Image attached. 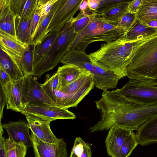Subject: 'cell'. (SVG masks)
I'll return each mask as SVG.
<instances>
[{
    "mask_svg": "<svg viewBox=\"0 0 157 157\" xmlns=\"http://www.w3.org/2000/svg\"><path fill=\"white\" fill-rule=\"evenodd\" d=\"M91 146L81 137H76L69 157H92Z\"/></svg>",
    "mask_w": 157,
    "mask_h": 157,
    "instance_id": "f1b7e54d",
    "label": "cell"
},
{
    "mask_svg": "<svg viewBox=\"0 0 157 157\" xmlns=\"http://www.w3.org/2000/svg\"><path fill=\"white\" fill-rule=\"evenodd\" d=\"M57 1L58 0H37L36 8L39 10L40 15V19L38 26L49 14L54 5Z\"/></svg>",
    "mask_w": 157,
    "mask_h": 157,
    "instance_id": "4dcf8cb0",
    "label": "cell"
},
{
    "mask_svg": "<svg viewBox=\"0 0 157 157\" xmlns=\"http://www.w3.org/2000/svg\"><path fill=\"white\" fill-rule=\"evenodd\" d=\"M116 90L132 103L144 105H157V81L130 80Z\"/></svg>",
    "mask_w": 157,
    "mask_h": 157,
    "instance_id": "5b68a950",
    "label": "cell"
},
{
    "mask_svg": "<svg viewBox=\"0 0 157 157\" xmlns=\"http://www.w3.org/2000/svg\"><path fill=\"white\" fill-rule=\"evenodd\" d=\"M154 36L132 41L120 38L101 44L98 50L89 55L94 64L114 73L120 79L127 76V67L132 53Z\"/></svg>",
    "mask_w": 157,
    "mask_h": 157,
    "instance_id": "6da1fadb",
    "label": "cell"
},
{
    "mask_svg": "<svg viewBox=\"0 0 157 157\" xmlns=\"http://www.w3.org/2000/svg\"><path fill=\"white\" fill-rule=\"evenodd\" d=\"M58 32H53L49 33L40 43L34 45L33 52L34 68L48 52L55 40Z\"/></svg>",
    "mask_w": 157,
    "mask_h": 157,
    "instance_id": "44dd1931",
    "label": "cell"
},
{
    "mask_svg": "<svg viewBox=\"0 0 157 157\" xmlns=\"http://www.w3.org/2000/svg\"><path fill=\"white\" fill-rule=\"evenodd\" d=\"M12 79L9 75L0 67V85L3 86L11 81Z\"/></svg>",
    "mask_w": 157,
    "mask_h": 157,
    "instance_id": "74e56055",
    "label": "cell"
},
{
    "mask_svg": "<svg viewBox=\"0 0 157 157\" xmlns=\"http://www.w3.org/2000/svg\"><path fill=\"white\" fill-rule=\"evenodd\" d=\"M3 128L7 132L8 137L17 142H23L28 147H33L29 128L27 123L19 120L17 121H10L2 124Z\"/></svg>",
    "mask_w": 157,
    "mask_h": 157,
    "instance_id": "5bb4252c",
    "label": "cell"
},
{
    "mask_svg": "<svg viewBox=\"0 0 157 157\" xmlns=\"http://www.w3.org/2000/svg\"><path fill=\"white\" fill-rule=\"evenodd\" d=\"M26 0H9L10 9L15 16L20 17Z\"/></svg>",
    "mask_w": 157,
    "mask_h": 157,
    "instance_id": "836d02e7",
    "label": "cell"
},
{
    "mask_svg": "<svg viewBox=\"0 0 157 157\" xmlns=\"http://www.w3.org/2000/svg\"><path fill=\"white\" fill-rule=\"evenodd\" d=\"M88 8L87 0H83L79 6V10L80 11H82L85 10Z\"/></svg>",
    "mask_w": 157,
    "mask_h": 157,
    "instance_id": "b9f144b4",
    "label": "cell"
},
{
    "mask_svg": "<svg viewBox=\"0 0 157 157\" xmlns=\"http://www.w3.org/2000/svg\"><path fill=\"white\" fill-rule=\"evenodd\" d=\"M31 19L23 20H21L19 17H15V25L16 38L25 44L32 43L30 31Z\"/></svg>",
    "mask_w": 157,
    "mask_h": 157,
    "instance_id": "d4e9b609",
    "label": "cell"
},
{
    "mask_svg": "<svg viewBox=\"0 0 157 157\" xmlns=\"http://www.w3.org/2000/svg\"><path fill=\"white\" fill-rule=\"evenodd\" d=\"M19 56L0 46V67L9 75L13 80L17 81L25 75L17 60Z\"/></svg>",
    "mask_w": 157,
    "mask_h": 157,
    "instance_id": "4fadbf2b",
    "label": "cell"
},
{
    "mask_svg": "<svg viewBox=\"0 0 157 157\" xmlns=\"http://www.w3.org/2000/svg\"><path fill=\"white\" fill-rule=\"evenodd\" d=\"M34 46V45L32 43L29 44L22 57L17 60L25 76L29 75H33Z\"/></svg>",
    "mask_w": 157,
    "mask_h": 157,
    "instance_id": "4316f807",
    "label": "cell"
},
{
    "mask_svg": "<svg viewBox=\"0 0 157 157\" xmlns=\"http://www.w3.org/2000/svg\"><path fill=\"white\" fill-rule=\"evenodd\" d=\"M135 134L139 144L141 146L157 143V114L136 131Z\"/></svg>",
    "mask_w": 157,
    "mask_h": 157,
    "instance_id": "e0dca14e",
    "label": "cell"
},
{
    "mask_svg": "<svg viewBox=\"0 0 157 157\" xmlns=\"http://www.w3.org/2000/svg\"><path fill=\"white\" fill-rule=\"evenodd\" d=\"M89 8L95 11L98 8L100 0H87Z\"/></svg>",
    "mask_w": 157,
    "mask_h": 157,
    "instance_id": "60d3db41",
    "label": "cell"
},
{
    "mask_svg": "<svg viewBox=\"0 0 157 157\" xmlns=\"http://www.w3.org/2000/svg\"><path fill=\"white\" fill-rule=\"evenodd\" d=\"M5 146L7 157H25L27 146L23 142H17L10 138L5 140Z\"/></svg>",
    "mask_w": 157,
    "mask_h": 157,
    "instance_id": "83f0119b",
    "label": "cell"
},
{
    "mask_svg": "<svg viewBox=\"0 0 157 157\" xmlns=\"http://www.w3.org/2000/svg\"><path fill=\"white\" fill-rule=\"evenodd\" d=\"M94 86L93 76L89 73L61 87L60 91L63 96L59 107L65 109L76 107Z\"/></svg>",
    "mask_w": 157,
    "mask_h": 157,
    "instance_id": "8992f818",
    "label": "cell"
},
{
    "mask_svg": "<svg viewBox=\"0 0 157 157\" xmlns=\"http://www.w3.org/2000/svg\"><path fill=\"white\" fill-rule=\"evenodd\" d=\"M96 13L89 8L80 11L71 21L72 26L77 34L81 31L95 17Z\"/></svg>",
    "mask_w": 157,
    "mask_h": 157,
    "instance_id": "484cf974",
    "label": "cell"
},
{
    "mask_svg": "<svg viewBox=\"0 0 157 157\" xmlns=\"http://www.w3.org/2000/svg\"><path fill=\"white\" fill-rule=\"evenodd\" d=\"M37 0H26L24 8L20 17L23 20L31 19L36 8Z\"/></svg>",
    "mask_w": 157,
    "mask_h": 157,
    "instance_id": "1f68e13d",
    "label": "cell"
},
{
    "mask_svg": "<svg viewBox=\"0 0 157 157\" xmlns=\"http://www.w3.org/2000/svg\"><path fill=\"white\" fill-rule=\"evenodd\" d=\"M83 0H63L48 27L47 34L51 32H58L71 21L79 10V6Z\"/></svg>",
    "mask_w": 157,
    "mask_h": 157,
    "instance_id": "9c48e42d",
    "label": "cell"
},
{
    "mask_svg": "<svg viewBox=\"0 0 157 157\" xmlns=\"http://www.w3.org/2000/svg\"><path fill=\"white\" fill-rule=\"evenodd\" d=\"M136 17L145 23L157 19V0H143Z\"/></svg>",
    "mask_w": 157,
    "mask_h": 157,
    "instance_id": "cb8c5ba5",
    "label": "cell"
},
{
    "mask_svg": "<svg viewBox=\"0 0 157 157\" xmlns=\"http://www.w3.org/2000/svg\"><path fill=\"white\" fill-rule=\"evenodd\" d=\"M130 59L127 69L130 80L157 81V34L138 47Z\"/></svg>",
    "mask_w": 157,
    "mask_h": 157,
    "instance_id": "7a4b0ae2",
    "label": "cell"
},
{
    "mask_svg": "<svg viewBox=\"0 0 157 157\" xmlns=\"http://www.w3.org/2000/svg\"><path fill=\"white\" fill-rule=\"evenodd\" d=\"M146 24L149 27L157 29V19L151 20Z\"/></svg>",
    "mask_w": 157,
    "mask_h": 157,
    "instance_id": "7bdbcfd3",
    "label": "cell"
},
{
    "mask_svg": "<svg viewBox=\"0 0 157 157\" xmlns=\"http://www.w3.org/2000/svg\"><path fill=\"white\" fill-rule=\"evenodd\" d=\"M63 0H58L54 4L48 15L42 21L37 27L32 40V43L34 45L40 43L47 35L48 27L55 13L59 8Z\"/></svg>",
    "mask_w": 157,
    "mask_h": 157,
    "instance_id": "603a6c76",
    "label": "cell"
},
{
    "mask_svg": "<svg viewBox=\"0 0 157 157\" xmlns=\"http://www.w3.org/2000/svg\"><path fill=\"white\" fill-rule=\"evenodd\" d=\"M157 34V29L151 27L137 18L131 27L121 38L128 41L151 36Z\"/></svg>",
    "mask_w": 157,
    "mask_h": 157,
    "instance_id": "ac0fdd59",
    "label": "cell"
},
{
    "mask_svg": "<svg viewBox=\"0 0 157 157\" xmlns=\"http://www.w3.org/2000/svg\"><path fill=\"white\" fill-rule=\"evenodd\" d=\"M4 132L2 124L0 123V157H7L6 152L5 140L3 135Z\"/></svg>",
    "mask_w": 157,
    "mask_h": 157,
    "instance_id": "8d00e7d4",
    "label": "cell"
},
{
    "mask_svg": "<svg viewBox=\"0 0 157 157\" xmlns=\"http://www.w3.org/2000/svg\"><path fill=\"white\" fill-rule=\"evenodd\" d=\"M40 19V15L39 12L36 7L31 19L30 25V35L32 40L36 30Z\"/></svg>",
    "mask_w": 157,
    "mask_h": 157,
    "instance_id": "e575fe53",
    "label": "cell"
},
{
    "mask_svg": "<svg viewBox=\"0 0 157 157\" xmlns=\"http://www.w3.org/2000/svg\"><path fill=\"white\" fill-rule=\"evenodd\" d=\"M143 0L130 1L128 6V12L136 13L143 2Z\"/></svg>",
    "mask_w": 157,
    "mask_h": 157,
    "instance_id": "d590c367",
    "label": "cell"
},
{
    "mask_svg": "<svg viewBox=\"0 0 157 157\" xmlns=\"http://www.w3.org/2000/svg\"><path fill=\"white\" fill-rule=\"evenodd\" d=\"M71 21L58 32L48 52L34 67L33 76L40 78L44 73L53 69L60 63L62 58L69 50L77 35L72 26Z\"/></svg>",
    "mask_w": 157,
    "mask_h": 157,
    "instance_id": "277c9868",
    "label": "cell"
},
{
    "mask_svg": "<svg viewBox=\"0 0 157 157\" xmlns=\"http://www.w3.org/2000/svg\"><path fill=\"white\" fill-rule=\"evenodd\" d=\"M35 76L26 75L16 81L24 106L29 103L58 106L46 93Z\"/></svg>",
    "mask_w": 157,
    "mask_h": 157,
    "instance_id": "52a82bcc",
    "label": "cell"
},
{
    "mask_svg": "<svg viewBox=\"0 0 157 157\" xmlns=\"http://www.w3.org/2000/svg\"><path fill=\"white\" fill-rule=\"evenodd\" d=\"M5 96L6 109L21 113L24 106L16 81L12 80L3 86L0 85Z\"/></svg>",
    "mask_w": 157,
    "mask_h": 157,
    "instance_id": "2e32d148",
    "label": "cell"
},
{
    "mask_svg": "<svg viewBox=\"0 0 157 157\" xmlns=\"http://www.w3.org/2000/svg\"><path fill=\"white\" fill-rule=\"evenodd\" d=\"M9 2V0H0V31L16 38L15 25V16L10 9Z\"/></svg>",
    "mask_w": 157,
    "mask_h": 157,
    "instance_id": "d6986e66",
    "label": "cell"
},
{
    "mask_svg": "<svg viewBox=\"0 0 157 157\" xmlns=\"http://www.w3.org/2000/svg\"><path fill=\"white\" fill-rule=\"evenodd\" d=\"M48 75L46 80L41 84V86L47 95L53 100L56 94L61 88L60 81L57 72L52 76Z\"/></svg>",
    "mask_w": 157,
    "mask_h": 157,
    "instance_id": "f546056e",
    "label": "cell"
},
{
    "mask_svg": "<svg viewBox=\"0 0 157 157\" xmlns=\"http://www.w3.org/2000/svg\"><path fill=\"white\" fill-rule=\"evenodd\" d=\"M30 136L35 157H67L66 144L63 139L53 144L43 141L32 132Z\"/></svg>",
    "mask_w": 157,
    "mask_h": 157,
    "instance_id": "30bf717a",
    "label": "cell"
},
{
    "mask_svg": "<svg viewBox=\"0 0 157 157\" xmlns=\"http://www.w3.org/2000/svg\"><path fill=\"white\" fill-rule=\"evenodd\" d=\"M128 31L117 24L104 21L96 15L92 21L77 34L69 50L78 49L85 51L92 43L113 41L121 37Z\"/></svg>",
    "mask_w": 157,
    "mask_h": 157,
    "instance_id": "3957f363",
    "label": "cell"
},
{
    "mask_svg": "<svg viewBox=\"0 0 157 157\" xmlns=\"http://www.w3.org/2000/svg\"><path fill=\"white\" fill-rule=\"evenodd\" d=\"M0 122H1V120L3 117V109L6 102L5 95L1 86L0 87Z\"/></svg>",
    "mask_w": 157,
    "mask_h": 157,
    "instance_id": "ab89813d",
    "label": "cell"
},
{
    "mask_svg": "<svg viewBox=\"0 0 157 157\" xmlns=\"http://www.w3.org/2000/svg\"><path fill=\"white\" fill-rule=\"evenodd\" d=\"M124 0H100L99 5L98 8L96 10L112 6L117 3L122 2Z\"/></svg>",
    "mask_w": 157,
    "mask_h": 157,
    "instance_id": "f35d334b",
    "label": "cell"
},
{
    "mask_svg": "<svg viewBox=\"0 0 157 157\" xmlns=\"http://www.w3.org/2000/svg\"><path fill=\"white\" fill-rule=\"evenodd\" d=\"M21 113L52 121L58 119H74L76 118L74 113L58 106L46 104L29 103L24 106Z\"/></svg>",
    "mask_w": 157,
    "mask_h": 157,
    "instance_id": "ba28073f",
    "label": "cell"
},
{
    "mask_svg": "<svg viewBox=\"0 0 157 157\" xmlns=\"http://www.w3.org/2000/svg\"><path fill=\"white\" fill-rule=\"evenodd\" d=\"M25 116L31 132L40 139L45 142L53 144L59 141L60 139L56 137L51 129V121L29 115Z\"/></svg>",
    "mask_w": 157,
    "mask_h": 157,
    "instance_id": "7c38bea8",
    "label": "cell"
},
{
    "mask_svg": "<svg viewBox=\"0 0 157 157\" xmlns=\"http://www.w3.org/2000/svg\"><path fill=\"white\" fill-rule=\"evenodd\" d=\"M56 72L59 77L61 87L71 83L89 73L72 65H64L59 67Z\"/></svg>",
    "mask_w": 157,
    "mask_h": 157,
    "instance_id": "ffe728a7",
    "label": "cell"
},
{
    "mask_svg": "<svg viewBox=\"0 0 157 157\" xmlns=\"http://www.w3.org/2000/svg\"><path fill=\"white\" fill-rule=\"evenodd\" d=\"M136 18V13L128 12L119 19L117 22V25L128 30Z\"/></svg>",
    "mask_w": 157,
    "mask_h": 157,
    "instance_id": "d6a6232c",
    "label": "cell"
},
{
    "mask_svg": "<svg viewBox=\"0 0 157 157\" xmlns=\"http://www.w3.org/2000/svg\"><path fill=\"white\" fill-rule=\"evenodd\" d=\"M0 46L21 57L28 44L23 43L16 38L1 31L0 32Z\"/></svg>",
    "mask_w": 157,
    "mask_h": 157,
    "instance_id": "7402d4cb",
    "label": "cell"
},
{
    "mask_svg": "<svg viewBox=\"0 0 157 157\" xmlns=\"http://www.w3.org/2000/svg\"><path fill=\"white\" fill-rule=\"evenodd\" d=\"M130 1L124 0L112 6L97 10L96 17L106 22L117 24L119 19L128 12Z\"/></svg>",
    "mask_w": 157,
    "mask_h": 157,
    "instance_id": "9a60e30c",
    "label": "cell"
},
{
    "mask_svg": "<svg viewBox=\"0 0 157 157\" xmlns=\"http://www.w3.org/2000/svg\"><path fill=\"white\" fill-rule=\"evenodd\" d=\"M132 131L116 126L111 128L105 141L108 155L111 157H122L123 150Z\"/></svg>",
    "mask_w": 157,
    "mask_h": 157,
    "instance_id": "8fae6325",
    "label": "cell"
}]
</instances>
